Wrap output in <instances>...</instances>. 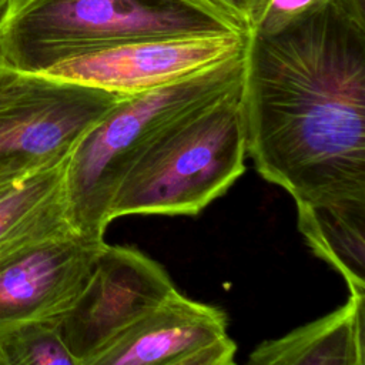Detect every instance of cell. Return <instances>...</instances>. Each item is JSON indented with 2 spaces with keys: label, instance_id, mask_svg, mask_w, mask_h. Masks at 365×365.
<instances>
[{
  "label": "cell",
  "instance_id": "6da1fadb",
  "mask_svg": "<svg viewBox=\"0 0 365 365\" xmlns=\"http://www.w3.org/2000/svg\"><path fill=\"white\" fill-rule=\"evenodd\" d=\"M245 153L295 204L365 202V0L247 34Z\"/></svg>",
  "mask_w": 365,
  "mask_h": 365
},
{
  "label": "cell",
  "instance_id": "7a4b0ae2",
  "mask_svg": "<svg viewBox=\"0 0 365 365\" xmlns=\"http://www.w3.org/2000/svg\"><path fill=\"white\" fill-rule=\"evenodd\" d=\"M245 34L204 0H6L0 63L38 74L120 44L182 36Z\"/></svg>",
  "mask_w": 365,
  "mask_h": 365
},
{
  "label": "cell",
  "instance_id": "3957f363",
  "mask_svg": "<svg viewBox=\"0 0 365 365\" xmlns=\"http://www.w3.org/2000/svg\"><path fill=\"white\" fill-rule=\"evenodd\" d=\"M245 51L167 86L123 97L77 143L66 163V201L73 228L104 240L118 184L140 155L174 123L242 84Z\"/></svg>",
  "mask_w": 365,
  "mask_h": 365
},
{
  "label": "cell",
  "instance_id": "277c9868",
  "mask_svg": "<svg viewBox=\"0 0 365 365\" xmlns=\"http://www.w3.org/2000/svg\"><path fill=\"white\" fill-rule=\"evenodd\" d=\"M241 86L174 123L140 155L117 187L110 222L197 215L228 191L245 171Z\"/></svg>",
  "mask_w": 365,
  "mask_h": 365
},
{
  "label": "cell",
  "instance_id": "5b68a950",
  "mask_svg": "<svg viewBox=\"0 0 365 365\" xmlns=\"http://www.w3.org/2000/svg\"><path fill=\"white\" fill-rule=\"evenodd\" d=\"M123 96L19 73L0 98V178H20L66 160Z\"/></svg>",
  "mask_w": 365,
  "mask_h": 365
},
{
  "label": "cell",
  "instance_id": "8992f818",
  "mask_svg": "<svg viewBox=\"0 0 365 365\" xmlns=\"http://www.w3.org/2000/svg\"><path fill=\"white\" fill-rule=\"evenodd\" d=\"M175 291L157 261L137 248L104 242L84 289L57 327L81 364Z\"/></svg>",
  "mask_w": 365,
  "mask_h": 365
},
{
  "label": "cell",
  "instance_id": "52a82bcc",
  "mask_svg": "<svg viewBox=\"0 0 365 365\" xmlns=\"http://www.w3.org/2000/svg\"><path fill=\"white\" fill-rule=\"evenodd\" d=\"M247 34L131 41L54 64L40 76L134 96L175 83L245 51Z\"/></svg>",
  "mask_w": 365,
  "mask_h": 365
},
{
  "label": "cell",
  "instance_id": "ba28073f",
  "mask_svg": "<svg viewBox=\"0 0 365 365\" xmlns=\"http://www.w3.org/2000/svg\"><path fill=\"white\" fill-rule=\"evenodd\" d=\"M104 242L71 230L0 259V335L27 324H57L84 289Z\"/></svg>",
  "mask_w": 365,
  "mask_h": 365
},
{
  "label": "cell",
  "instance_id": "9c48e42d",
  "mask_svg": "<svg viewBox=\"0 0 365 365\" xmlns=\"http://www.w3.org/2000/svg\"><path fill=\"white\" fill-rule=\"evenodd\" d=\"M225 336L224 309L175 291L80 365H171Z\"/></svg>",
  "mask_w": 365,
  "mask_h": 365
},
{
  "label": "cell",
  "instance_id": "30bf717a",
  "mask_svg": "<svg viewBox=\"0 0 365 365\" xmlns=\"http://www.w3.org/2000/svg\"><path fill=\"white\" fill-rule=\"evenodd\" d=\"M245 365H365V298L264 341Z\"/></svg>",
  "mask_w": 365,
  "mask_h": 365
},
{
  "label": "cell",
  "instance_id": "8fae6325",
  "mask_svg": "<svg viewBox=\"0 0 365 365\" xmlns=\"http://www.w3.org/2000/svg\"><path fill=\"white\" fill-rule=\"evenodd\" d=\"M67 158L21 177L0 194V259L27 244L74 230L66 201Z\"/></svg>",
  "mask_w": 365,
  "mask_h": 365
},
{
  "label": "cell",
  "instance_id": "7c38bea8",
  "mask_svg": "<svg viewBox=\"0 0 365 365\" xmlns=\"http://www.w3.org/2000/svg\"><path fill=\"white\" fill-rule=\"evenodd\" d=\"M297 205L298 230L311 251L365 298V202Z\"/></svg>",
  "mask_w": 365,
  "mask_h": 365
},
{
  "label": "cell",
  "instance_id": "4fadbf2b",
  "mask_svg": "<svg viewBox=\"0 0 365 365\" xmlns=\"http://www.w3.org/2000/svg\"><path fill=\"white\" fill-rule=\"evenodd\" d=\"M0 351L7 365H80L54 322L27 324L1 334Z\"/></svg>",
  "mask_w": 365,
  "mask_h": 365
},
{
  "label": "cell",
  "instance_id": "5bb4252c",
  "mask_svg": "<svg viewBox=\"0 0 365 365\" xmlns=\"http://www.w3.org/2000/svg\"><path fill=\"white\" fill-rule=\"evenodd\" d=\"M329 0H255L248 34H272L322 7Z\"/></svg>",
  "mask_w": 365,
  "mask_h": 365
},
{
  "label": "cell",
  "instance_id": "9a60e30c",
  "mask_svg": "<svg viewBox=\"0 0 365 365\" xmlns=\"http://www.w3.org/2000/svg\"><path fill=\"white\" fill-rule=\"evenodd\" d=\"M237 345L225 336L221 341L202 348L171 365H235Z\"/></svg>",
  "mask_w": 365,
  "mask_h": 365
},
{
  "label": "cell",
  "instance_id": "2e32d148",
  "mask_svg": "<svg viewBox=\"0 0 365 365\" xmlns=\"http://www.w3.org/2000/svg\"><path fill=\"white\" fill-rule=\"evenodd\" d=\"M225 19L232 21L242 33L248 34L250 14L255 0H204Z\"/></svg>",
  "mask_w": 365,
  "mask_h": 365
},
{
  "label": "cell",
  "instance_id": "e0dca14e",
  "mask_svg": "<svg viewBox=\"0 0 365 365\" xmlns=\"http://www.w3.org/2000/svg\"><path fill=\"white\" fill-rule=\"evenodd\" d=\"M17 76H19V73L0 64V98L6 94V91L10 88V86L17 78Z\"/></svg>",
  "mask_w": 365,
  "mask_h": 365
},
{
  "label": "cell",
  "instance_id": "ac0fdd59",
  "mask_svg": "<svg viewBox=\"0 0 365 365\" xmlns=\"http://www.w3.org/2000/svg\"><path fill=\"white\" fill-rule=\"evenodd\" d=\"M21 178V177H20ZM20 178H0V194L3 192V191H6L10 185H13L17 180H20Z\"/></svg>",
  "mask_w": 365,
  "mask_h": 365
},
{
  "label": "cell",
  "instance_id": "d6986e66",
  "mask_svg": "<svg viewBox=\"0 0 365 365\" xmlns=\"http://www.w3.org/2000/svg\"><path fill=\"white\" fill-rule=\"evenodd\" d=\"M0 365H7V362H6V359H4L3 354H1V351H0Z\"/></svg>",
  "mask_w": 365,
  "mask_h": 365
},
{
  "label": "cell",
  "instance_id": "ffe728a7",
  "mask_svg": "<svg viewBox=\"0 0 365 365\" xmlns=\"http://www.w3.org/2000/svg\"><path fill=\"white\" fill-rule=\"evenodd\" d=\"M3 4H4V1H3V0H0V11H1V7H3Z\"/></svg>",
  "mask_w": 365,
  "mask_h": 365
},
{
  "label": "cell",
  "instance_id": "44dd1931",
  "mask_svg": "<svg viewBox=\"0 0 365 365\" xmlns=\"http://www.w3.org/2000/svg\"><path fill=\"white\" fill-rule=\"evenodd\" d=\"M3 1H4V3H6V0H3Z\"/></svg>",
  "mask_w": 365,
  "mask_h": 365
},
{
  "label": "cell",
  "instance_id": "7402d4cb",
  "mask_svg": "<svg viewBox=\"0 0 365 365\" xmlns=\"http://www.w3.org/2000/svg\"><path fill=\"white\" fill-rule=\"evenodd\" d=\"M0 64H1V63H0Z\"/></svg>",
  "mask_w": 365,
  "mask_h": 365
}]
</instances>
